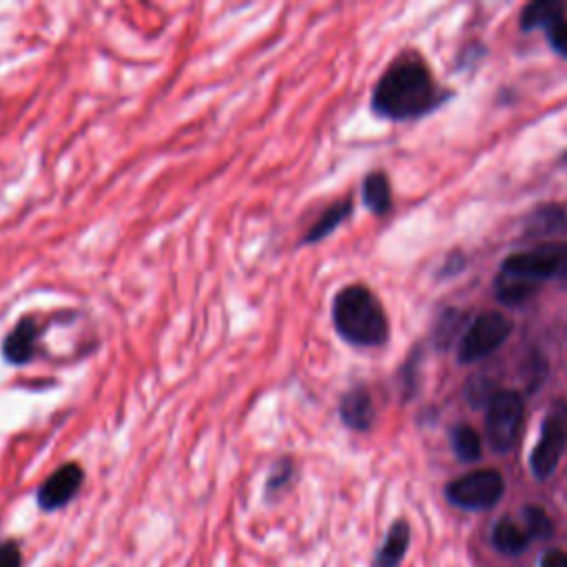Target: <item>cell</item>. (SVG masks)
<instances>
[{
	"label": "cell",
	"instance_id": "277c9868",
	"mask_svg": "<svg viewBox=\"0 0 567 567\" xmlns=\"http://www.w3.org/2000/svg\"><path fill=\"white\" fill-rule=\"evenodd\" d=\"M523 425V399L516 392H496L487 403L485 434L496 452H507Z\"/></svg>",
	"mask_w": 567,
	"mask_h": 567
},
{
	"label": "cell",
	"instance_id": "52a82bcc",
	"mask_svg": "<svg viewBox=\"0 0 567 567\" xmlns=\"http://www.w3.org/2000/svg\"><path fill=\"white\" fill-rule=\"evenodd\" d=\"M505 483L496 470H476L456 481L445 489L447 498L463 509H487L503 496Z\"/></svg>",
	"mask_w": 567,
	"mask_h": 567
},
{
	"label": "cell",
	"instance_id": "ba28073f",
	"mask_svg": "<svg viewBox=\"0 0 567 567\" xmlns=\"http://www.w3.org/2000/svg\"><path fill=\"white\" fill-rule=\"evenodd\" d=\"M84 467L75 461H69L55 467L35 489V503L42 512H58L66 507L82 489Z\"/></svg>",
	"mask_w": 567,
	"mask_h": 567
},
{
	"label": "cell",
	"instance_id": "d6986e66",
	"mask_svg": "<svg viewBox=\"0 0 567 567\" xmlns=\"http://www.w3.org/2000/svg\"><path fill=\"white\" fill-rule=\"evenodd\" d=\"M525 523H527V534L532 538H545L551 534V520L540 507H525Z\"/></svg>",
	"mask_w": 567,
	"mask_h": 567
},
{
	"label": "cell",
	"instance_id": "9c48e42d",
	"mask_svg": "<svg viewBox=\"0 0 567 567\" xmlns=\"http://www.w3.org/2000/svg\"><path fill=\"white\" fill-rule=\"evenodd\" d=\"M44 323L35 315H22L2 339V359L11 365H27L40 352V334Z\"/></svg>",
	"mask_w": 567,
	"mask_h": 567
},
{
	"label": "cell",
	"instance_id": "3957f363",
	"mask_svg": "<svg viewBox=\"0 0 567 567\" xmlns=\"http://www.w3.org/2000/svg\"><path fill=\"white\" fill-rule=\"evenodd\" d=\"M330 317L337 334L357 348L381 346L390 332L379 299L363 284L341 288L332 299Z\"/></svg>",
	"mask_w": 567,
	"mask_h": 567
},
{
	"label": "cell",
	"instance_id": "5b68a950",
	"mask_svg": "<svg viewBox=\"0 0 567 567\" xmlns=\"http://www.w3.org/2000/svg\"><path fill=\"white\" fill-rule=\"evenodd\" d=\"M565 447H567V403L556 401L543 421L538 443L532 452V458H529L532 472L538 478H547L556 470Z\"/></svg>",
	"mask_w": 567,
	"mask_h": 567
},
{
	"label": "cell",
	"instance_id": "2e32d148",
	"mask_svg": "<svg viewBox=\"0 0 567 567\" xmlns=\"http://www.w3.org/2000/svg\"><path fill=\"white\" fill-rule=\"evenodd\" d=\"M295 478V461L288 458V456H281L272 463L268 476H266V483H264V498L266 501H275L279 498L288 485L292 483Z\"/></svg>",
	"mask_w": 567,
	"mask_h": 567
},
{
	"label": "cell",
	"instance_id": "e0dca14e",
	"mask_svg": "<svg viewBox=\"0 0 567 567\" xmlns=\"http://www.w3.org/2000/svg\"><path fill=\"white\" fill-rule=\"evenodd\" d=\"M452 450L461 461H467V463L476 461L483 452L478 432L470 425H456L452 430Z\"/></svg>",
	"mask_w": 567,
	"mask_h": 567
},
{
	"label": "cell",
	"instance_id": "30bf717a",
	"mask_svg": "<svg viewBox=\"0 0 567 567\" xmlns=\"http://www.w3.org/2000/svg\"><path fill=\"white\" fill-rule=\"evenodd\" d=\"M339 419L346 427L363 432L374 421L372 396L365 388H352L339 399Z\"/></svg>",
	"mask_w": 567,
	"mask_h": 567
},
{
	"label": "cell",
	"instance_id": "44dd1931",
	"mask_svg": "<svg viewBox=\"0 0 567 567\" xmlns=\"http://www.w3.org/2000/svg\"><path fill=\"white\" fill-rule=\"evenodd\" d=\"M549 42H551L554 51H558L560 55L567 58V20H560L549 29Z\"/></svg>",
	"mask_w": 567,
	"mask_h": 567
},
{
	"label": "cell",
	"instance_id": "5bb4252c",
	"mask_svg": "<svg viewBox=\"0 0 567 567\" xmlns=\"http://www.w3.org/2000/svg\"><path fill=\"white\" fill-rule=\"evenodd\" d=\"M565 13V4L556 2V0H538V2H529L523 13H520V27L523 29H536V27H545L547 31L563 20Z\"/></svg>",
	"mask_w": 567,
	"mask_h": 567
},
{
	"label": "cell",
	"instance_id": "ffe728a7",
	"mask_svg": "<svg viewBox=\"0 0 567 567\" xmlns=\"http://www.w3.org/2000/svg\"><path fill=\"white\" fill-rule=\"evenodd\" d=\"M0 567H22V547L16 538L0 540Z\"/></svg>",
	"mask_w": 567,
	"mask_h": 567
},
{
	"label": "cell",
	"instance_id": "9a60e30c",
	"mask_svg": "<svg viewBox=\"0 0 567 567\" xmlns=\"http://www.w3.org/2000/svg\"><path fill=\"white\" fill-rule=\"evenodd\" d=\"M494 545L498 551L507 554V556H516L520 554L525 547H527V540H529V534L527 529H523L520 525H516L514 520L509 518H503L496 527H494Z\"/></svg>",
	"mask_w": 567,
	"mask_h": 567
},
{
	"label": "cell",
	"instance_id": "6da1fadb",
	"mask_svg": "<svg viewBox=\"0 0 567 567\" xmlns=\"http://www.w3.org/2000/svg\"><path fill=\"white\" fill-rule=\"evenodd\" d=\"M441 95L425 64L414 55L394 60L372 91V111L388 120H410L430 111Z\"/></svg>",
	"mask_w": 567,
	"mask_h": 567
},
{
	"label": "cell",
	"instance_id": "8fae6325",
	"mask_svg": "<svg viewBox=\"0 0 567 567\" xmlns=\"http://www.w3.org/2000/svg\"><path fill=\"white\" fill-rule=\"evenodd\" d=\"M352 213V199H337L332 202L328 208H323L319 213V217L315 219V224H310L301 237V244H317L323 237H328L339 224H343L348 219V215Z\"/></svg>",
	"mask_w": 567,
	"mask_h": 567
},
{
	"label": "cell",
	"instance_id": "4fadbf2b",
	"mask_svg": "<svg viewBox=\"0 0 567 567\" xmlns=\"http://www.w3.org/2000/svg\"><path fill=\"white\" fill-rule=\"evenodd\" d=\"M361 197H363L365 208L372 210L374 215L388 213V208L392 206V197H390V182H388L385 173H381V171L368 173L361 184Z\"/></svg>",
	"mask_w": 567,
	"mask_h": 567
},
{
	"label": "cell",
	"instance_id": "ac0fdd59",
	"mask_svg": "<svg viewBox=\"0 0 567 567\" xmlns=\"http://www.w3.org/2000/svg\"><path fill=\"white\" fill-rule=\"evenodd\" d=\"M567 217L563 213V208L558 206H545L532 213L529 224H527V233L532 235H547V233H558L560 228H565Z\"/></svg>",
	"mask_w": 567,
	"mask_h": 567
},
{
	"label": "cell",
	"instance_id": "7a4b0ae2",
	"mask_svg": "<svg viewBox=\"0 0 567 567\" xmlns=\"http://www.w3.org/2000/svg\"><path fill=\"white\" fill-rule=\"evenodd\" d=\"M567 275V244L554 241L538 248L509 255L494 281L496 297L503 303H523L543 281Z\"/></svg>",
	"mask_w": 567,
	"mask_h": 567
},
{
	"label": "cell",
	"instance_id": "8992f818",
	"mask_svg": "<svg viewBox=\"0 0 567 567\" xmlns=\"http://www.w3.org/2000/svg\"><path fill=\"white\" fill-rule=\"evenodd\" d=\"M509 332H512V321L505 315H501V312L478 315L472 321V326L465 330V334L461 337L458 361L472 363V361L487 357L489 352H494L496 348L503 346V341L509 337Z\"/></svg>",
	"mask_w": 567,
	"mask_h": 567
},
{
	"label": "cell",
	"instance_id": "7c38bea8",
	"mask_svg": "<svg viewBox=\"0 0 567 567\" xmlns=\"http://www.w3.org/2000/svg\"><path fill=\"white\" fill-rule=\"evenodd\" d=\"M408 545H410V527H408V523L396 520L390 527L383 545L377 549L372 567H396L401 563V558L405 556Z\"/></svg>",
	"mask_w": 567,
	"mask_h": 567
},
{
	"label": "cell",
	"instance_id": "7402d4cb",
	"mask_svg": "<svg viewBox=\"0 0 567 567\" xmlns=\"http://www.w3.org/2000/svg\"><path fill=\"white\" fill-rule=\"evenodd\" d=\"M540 567H567V554L560 549H549L543 554Z\"/></svg>",
	"mask_w": 567,
	"mask_h": 567
}]
</instances>
